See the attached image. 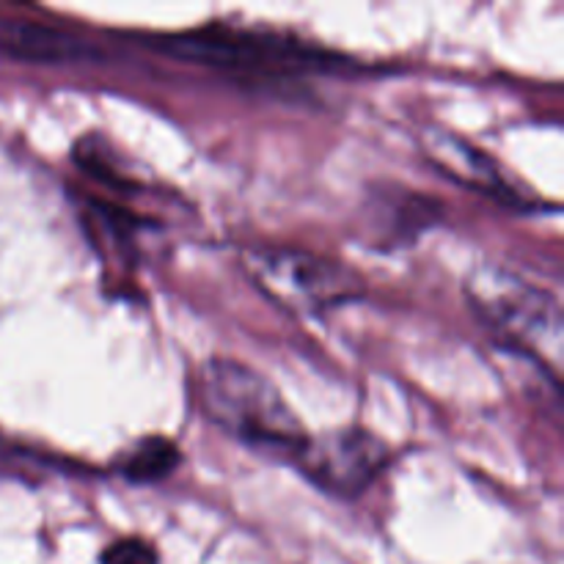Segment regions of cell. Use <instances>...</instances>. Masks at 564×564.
Instances as JSON below:
<instances>
[{
	"label": "cell",
	"instance_id": "3",
	"mask_svg": "<svg viewBox=\"0 0 564 564\" xmlns=\"http://www.w3.org/2000/svg\"><path fill=\"white\" fill-rule=\"evenodd\" d=\"M240 262L264 297L297 317L334 312L367 292L356 270L306 248L251 246L242 251Z\"/></svg>",
	"mask_w": 564,
	"mask_h": 564
},
{
	"label": "cell",
	"instance_id": "1",
	"mask_svg": "<svg viewBox=\"0 0 564 564\" xmlns=\"http://www.w3.org/2000/svg\"><path fill=\"white\" fill-rule=\"evenodd\" d=\"M202 400L209 419L248 449L295 460L308 433L281 391L264 375L235 358L204 364Z\"/></svg>",
	"mask_w": 564,
	"mask_h": 564
},
{
	"label": "cell",
	"instance_id": "2",
	"mask_svg": "<svg viewBox=\"0 0 564 564\" xmlns=\"http://www.w3.org/2000/svg\"><path fill=\"white\" fill-rule=\"evenodd\" d=\"M466 295L474 314L494 330L501 345L532 358L554 386L560 383L564 323L560 301L549 290L510 268L485 264L468 275Z\"/></svg>",
	"mask_w": 564,
	"mask_h": 564
},
{
	"label": "cell",
	"instance_id": "7",
	"mask_svg": "<svg viewBox=\"0 0 564 564\" xmlns=\"http://www.w3.org/2000/svg\"><path fill=\"white\" fill-rule=\"evenodd\" d=\"M0 53L31 64H72L97 55L75 33L28 20H0Z\"/></svg>",
	"mask_w": 564,
	"mask_h": 564
},
{
	"label": "cell",
	"instance_id": "10",
	"mask_svg": "<svg viewBox=\"0 0 564 564\" xmlns=\"http://www.w3.org/2000/svg\"><path fill=\"white\" fill-rule=\"evenodd\" d=\"M75 163L80 165L83 171L99 180L102 185L113 187V191H135L138 182L121 169V160L113 149L108 147V141L99 135H88L83 138L80 143L75 147Z\"/></svg>",
	"mask_w": 564,
	"mask_h": 564
},
{
	"label": "cell",
	"instance_id": "5",
	"mask_svg": "<svg viewBox=\"0 0 564 564\" xmlns=\"http://www.w3.org/2000/svg\"><path fill=\"white\" fill-rule=\"evenodd\" d=\"M389 446L361 427L330 430L308 435L292 463L308 482L336 499H356L389 468Z\"/></svg>",
	"mask_w": 564,
	"mask_h": 564
},
{
	"label": "cell",
	"instance_id": "11",
	"mask_svg": "<svg viewBox=\"0 0 564 564\" xmlns=\"http://www.w3.org/2000/svg\"><path fill=\"white\" fill-rule=\"evenodd\" d=\"M99 564H160V554L147 540L121 538L102 551Z\"/></svg>",
	"mask_w": 564,
	"mask_h": 564
},
{
	"label": "cell",
	"instance_id": "6",
	"mask_svg": "<svg viewBox=\"0 0 564 564\" xmlns=\"http://www.w3.org/2000/svg\"><path fill=\"white\" fill-rule=\"evenodd\" d=\"M424 154L441 174L479 196H488L490 202H499L512 209L540 207V202L527 187L518 185L488 152L468 143L466 138L444 130H427L424 132Z\"/></svg>",
	"mask_w": 564,
	"mask_h": 564
},
{
	"label": "cell",
	"instance_id": "8",
	"mask_svg": "<svg viewBox=\"0 0 564 564\" xmlns=\"http://www.w3.org/2000/svg\"><path fill=\"white\" fill-rule=\"evenodd\" d=\"M369 218H372L369 229L378 240H383L386 246H400V242L405 246L441 218V207L433 198L419 196V193L394 196L386 191L383 196H375V213Z\"/></svg>",
	"mask_w": 564,
	"mask_h": 564
},
{
	"label": "cell",
	"instance_id": "4",
	"mask_svg": "<svg viewBox=\"0 0 564 564\" xmlns=\"http://www.w3.org/2000/svg\"><path fill=\"white\" fill-rule=\"evenodd\" d=\"M154 50L187 64L215 66L226 72L251 75H297V72H328L341 64L339 55L270 33L240 28L209 25L198 31L169 33L152 42Z\"/></svg>",
	"mask_w": 564,
	"mask_h": 564
},
{
	"label": "cell",
	"instance_id": "9",
	"mask_svg": "<svg viewBox=\"0 0 564 564\" xmlns=\"http://www.w3.org/2000/svg\"><path fill=\"white\" fill-rule=\"evenodd\" d=\"M180 463L182 452L174 441L163 438V435H149L121 452L113 468L132 485H158L169 479L180 468Z\"/></svg>",
	"mask_w": 564,
	"mask_h": 564
}]
</instances>
